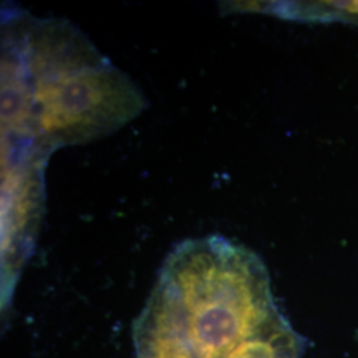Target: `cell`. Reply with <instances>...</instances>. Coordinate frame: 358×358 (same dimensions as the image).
Here are the masks:
<instances>
[{
    "label": "cell",
    "instance_id": "cell-2",
    "mask_svg": "<svg viewBox=\"0 0 358 358\" xmlns=\"http://www.w3.org/2000/svg\"><path fill=\"white\" fill-rule=\"evenodd\" d=\"M1 35L3 137L48 158L115 133L143 110L141 90L69 22L15 13Z\"/></svg>",
    "mask_w": 358,
    "mask_h": 358
},
{
    "label": "cell",
    "instance_id": "cell-1",
    "mask_svg": "<svg viewBox=\"0 0 358 358\" xmlns=\"http://www.w3.org/2000/svg\"><path fill=\"white\" fill-rule=\"evenodd\" d=\"M133 340L136 358H299L304 349L260 257L217 235L169 254Z\"/></svg>",
    "mask_w": 358,
    "mask_h": 358
}]
</instances>
